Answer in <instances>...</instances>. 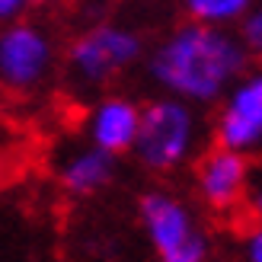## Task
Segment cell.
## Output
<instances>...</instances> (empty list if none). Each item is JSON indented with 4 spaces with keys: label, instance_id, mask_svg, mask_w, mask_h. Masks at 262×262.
<instances>
[{
    "label": "cell",
    "instance_id": "6da1fadb",
    "mask_svg": "<svg viewBox=\"0 0 262 262\" xmlns=\"http://www.w3.org/2000/svg\"><path fill=\"white\" fill-rule=\"evenodd\" d=\"M250 61L237 32L189 19L150 51L147 77L166 96L208 106L227 96V90L250 71Z\"/></svg>",
    "mask_w": 262,
    "mask_h": 262
},
{
    "label": "cell",
    "instance_id": "7a4b0ae2",
    "mask_svg": "<svg viewBox=\"0 0 262 262\" xmlns=\"http://www.w3.org/2000/svg\"><path fill=\"white\" fill-rule=\"evenodd\" d=\"M199 144V119L192 102L176 96H157L144 102L141 131L135 141V160L150 173H173L192 157Z\"/></svg>",
    "mask_w": 262,
    "mask_h": 262
},
{
    "label": "cell",
    "instance_id": "3957f363",
    "mask_svg": "<svg viewBox=\"0 0 262 262\" xmlns=\"http://www.w3.org/2000/svg\"><path fill=\"white\" fill-rule=\"evenodd\" d=\"M144 233L157 253V262H208V237L192 208L173 192L154 189L138 205Z\"/></svg>",
    "mask_w": 262,
    "mask_h": 262
},
{
    "label": "cell",
    "instance_id": "277c9868",
    "mask_svg": "<svg viewBox=\"0 0 262 262\" xmlns=\"http://www.w3.org/2000/svg\"><path fill=\"white\" fill-rule=\"evenodd\" d=\"M141 58V38L115 23H102L74 38L68 48V71L80 86H106Z\"/></svg>",
    "mask_w": 262,
    "mask_h": 262
},
{
    "label": "cell",
    "instance_id": "5b68a950",
    "mask_svg": "<svg viewBox=\"0 0 262 262\" xmlns=\"http://www.w3.org/2000/svg\"><path fill=\"white\" fill-rule=\"evenodd\" d=\"M214 144L243 157H262V68H250L227 90L214 115Z\"/></svg>",
    "mask_w": 262,
    "mask_h": 262
},
{
    "label": "cell",
    "instance_id": "8992f818",
    "mask_svg": "<svg viewBox=\"0 0 262 262\" xmlns=\"http://www.w3.org/2000/svg\"><path fill=\"white\" fill-rule=\"evenodd\" d=\"M51 38L32 23H10L0 32V83L10 90H29L42 83L51 68Z\"/></svg>",
    "mask_w": 262,
    "mask_h": 262
},
{
    "label": "cell",
    "instance_id": "52a82bcc",
    "mask_svg": "<svg viewBox=\"0 0 262 262\" xmlns=\"http://www.w3.org/2000/svg\"><path fill=\"white\" fill-rule=\"evenodd\" d=\"M250 157L214 144L205 150L195 166V192L211 211H233L246 202L250 186Z\"/></svg>",
    "mask_w": 262,
    "mask_h": 262
},
{
    "label": "cell",
    "instance_id": "ba28073f",
    "mask_svg": "<svg viewBox=\"0 0 262 262\" xmlns=\"http://www.w3.org/2000/svg\"><path fill=\"white\" fill-rule=\"evenodd\" d=\"M144 106L131 96H102L86 115V135L90 144L109 150L112 157L135 150L138 131H141Z\"/></svg>",
    "mask_w": 262,
    "mask_h": 262
},
{
    "label": "cell",
    "instance_id": "9c48e42d",
    "mask_svg": "<svg viewBox=\"0 0 262 262\" xmlns=\"http://www.w3.org/2000/svg\"><path fill=\"white\" fill-rule=\"evenodd\" d=\"M115 176V157L96 147H77L58 163V179L71 195H93L102 186H109Z\"/></svg>",
    "mask_w": 262,
    "mask_h": 262
},
{
    "label": "cell",
    "instance_id": "30bf717a",
    "mask_svg": "<svg viewBox=\"0 0 262 262\" xmlns=\"http://www.w3.org/2000/svg\"><path fill=\"white\" fill-rule=\"evenodd\" d=\"M186 16L192 23H205V26H233L240 23L246 13L253 10L256 0H179Z\"/></svg>",
    "mask_w": 262,
    "mask_h": 262
},
{
    "label": "cell",
    "instance_id": "8fae6325",
    "mask_svg": "<svg viewBox=\"0 0 262 262\" xmlns=\"http://www.w3.org/2000/svg\"><path fill=\"white\" fill-rule=\"evenodd\" d=\"M237 35H240L243 48L250 51V58L262 61V0H256L253 10L237 23Z\"/></svg>",
    "mask_w": 262,
    "mask_h": 262
},
{
    "label": "cell",
    "instance_id": "7c38bea8",
    "mask_svg": "<svg viewBox=\"0 0 262 262\" xmlns=\"http://www.w3.org/2000/svg\"><path fill=\"white\" fill-rule=\"evenodd\" d=\"M246 214H250L256 224H262V157L250 163V186H246Z\"/></svg>",
    "mask_w": 262,
    "mask_h": 262
},
{
    "label": "cell",
    "instance_id": "4fadbf2b",
    "mask_svg": "<svg viewBox=\"0 0 262 262\" xmlns=\"http://www.w3.org/2000/svg\"><path fill=\"white\" fill-rule=\"evenodd\" d=\"M35 0H0V23L10 26V23H19V16L29 10Z\"/></svg>",
    "mask_w": 262,
    "mask_h": 262
},
{
    "label": "cell",
    "instance_id": "5bb4252c",
    "mask_svg": "<svg viewBox=\"0 0 262 262\" xmlns=\"http://www.w3.org/2000/svg\"><path fill=\"white\" fill-rule=\"evenodd\" d=\"M243 256L246 262H262V224H253V230L243 237Z\"/></svg>",
    "mask_w": 262,
    "mask_h": 262
},
{
    "label": "cell",
    "instance_id": "9a60e30c",
    "mask_svg": "<svg viewBox=\"0 0 262 262\" xmlns=\"http://www.w3.org/2000/svg\"><path fill=\"white\" fill-rule=\"evenodd\" d=\"M35 4H51V0H35Z\"/></svg>",
    "mask_w": 262,
    "mask_h": 262
}]
</instances>
